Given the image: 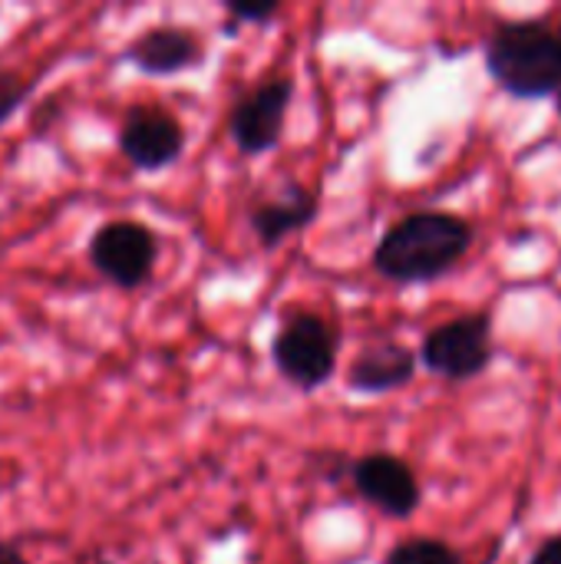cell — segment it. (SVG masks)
<instances>
[{"mask_svg":"<svg viewBox=\"0 0 561 564\" xmlns=\"http://www.w3.org/2000/svg\"><path fill=\"white\" fill-rule=\"evenodd\" d=\"M0 564H26V558H23L13 545L0 542Z\"/></svg>","mask_w":561,"mask_h":564,"instance_id":"obj_16","label":"cell"},{"mask_svg":"<svg viewBox=\"0 0 561 564\" xmlns=\"http://www.w3.org/2000/svg\"><path fill=\"white\" fill-rule=\"evenodd\" d=\"M122 59L145 76H175V73L202 66L205 50L192 30L165 23V26H152V30L139 33L122 50Z\"/></svg>","mask_w":561,"mask_h":564,"instance_id":"obj_9","label":"cell"},{"mask_svg":"<svg viewBox=\"0 0 561 564\" xmlns=\"http://www.w3.org/2000/svg\"><path fill=\"white\" fill-rule=\"evenodd\" d=\"M417 377V354L397 340L367 344L347 367V390L360 397H380L410 387Z\"/></svg>","mask_w":561,"mask_h":564,"instance_id":"obj_11","label":"cell"},{"mask_svg":"<svg viewBox=\"0 0 561 564\" xmlns=\"http://www.w3.org/2000/svg\"><path fill=\"white\" fill-rule=\"evenodd\" d=\"M529 564H561V535L546 539V542L536 549V555H532V562Z\"/></svg>","mask_w":561,"mask_h":564,"instance_id":"obj_15","label":"cell"},{"mask_svg":"<svg viewBox=\"0 0 561 564\" xmlns=\"http://www.w3.org/2000/svg\"><path fill=\"white\" fill-rule=\"evenodd\" d=\"M30 89H33V86H30L20 73L0 69V129L20 112V106L26 102Z\"/></svg>","mask_w":561,"mask_h":564,"instance_id":"obj_14","label":"cell"},{"mask_svg":"<svg viewBox=\"0 0 561 564\" xmlns=\"http://www.w3.org/2000/svg\"><path fill=\"white\" fill-rule=\"evenodd\" d=\"M420 360L443 380H473L493 364V321L489 314H463L433 327L423 337Z\"/></svg>","mask_w":561,"mask_h":564,"instance_id":"obj_5","label":"cell"},{"mask_svg":"<svg viewBox=\"0 0 561 564\" xmlns=\"http://www.w3.org/2000/svg\"><path fill=\"white\" fill-rule=\"evenodd\" d=\"M473 248V225L460 215L423 208L384 231L374 271L393 284H430L450 274Z\"/></svg>","mask_w":561,"mask_h":564,"instance_id":"obj_1","label":"cell"},{"mask_svg":"<svg viewBox=\"0 0 561 564\" xmlns=\"http://www.w3.org/2000/svg\"><path fill=\"white\" fill-rule=\"evenodd\" d=\"M294 96V83L288 76H271L248 89L228 112V135L241 155H265L278 149L284 122H288V106Z\"/></svg>","mask_w":561,"mask_h":564,"instance_id":"obj_6","label":"cell"},{"mask_svg":"<svg viewBox=\"0 0 561 564\" xmlns=\"http://www.w3.org/2000/svg\"><path fill=\"white\" fill-rule=\"evenodd\" d=\"M337 350L341 337L331 327V321H324L314 311H294L284 317L271 340V364L291 387L311 393L334 377Z\"/></svg>","mask_w":561,"mask_h":564,"instance_id":"obj_3","label":"cell"},{"mask_svg":"<svg viewBox=\"0 0 561 564\" xmlns=\"http://www.w3.org/2000/svg\"><path fill=\"white\" fill-rule=\"evenodd\" d=\"M89 264L116 288L136 291L142 288L159 261V238L149 225L142 221H106L93 231L89 238Z\"/></svg>","mask_w":561,"mask_h":564,"instance_id":"obj_4","label":"cell"},{"mask_svg":"<svg viewBox=\"0 0 561 564\" xmlns=\"http://www.w3.org/2000/svg\"><path fill=\"white\" fill-rule=\"evenodd\" d=\"M317 212H321L317 192L308 188V185H301V182H288L278 195H271V198L251 205L248 225H251L258 245H261L265 251H271V248H278L284 238L304 231V228L317 218Z\"/></svg>","mask_w":561,"mask_h":564,"instance_id":"obj_10","label":"cell"},{"mask_svg":"<svg viewBox=\"0 0 561 564\" xmlns=\"http://www.w3.org/2000/svg\"><path fill=\"white\" fill-rule=\"evenodd\" d=\"M486 69L509 96L546 99L561 89V33L546 20L499 23L486 40Z\"/></svg>","mask_w":561,"mask_h":564,"instance_id":"obj_2","label":"cell"},{"mask_svg":"<svg viewBox=\"0 0 561 564\" xmlns=\"http://www.w3.org/2000/svg\"><path fill=\"white\" fill-rule=\"evenodd\" d=\"M559 116H561V89H559Z\"/></svg>","mask_w":561,"mask_h":564,"instance_id":"obj_17","label":"cell"},{"mask_svg":"<svg viewBox=\"0 0 561 564\" xmlns=\"http://www.w3.org/2000/svg\"><path fill=\"white\" fill-rule=\"evenodd\" d=\"M119 152L136 172H162L182 159L185 129L159 102L132 106L119 126Z\"/></svg>","mask_w":561,"mask_h":564,"instance_id":"obj_7","label":"cell"},{"mask_svg":"<svg viewBox=\"0 0 561 564\" xmlns=\"http://www.w3.org/2000/svg\"><path fill=\"white\" fill-rule=\"evenodd\" d=\"M384 564H463V558L440 539H407L390 549Z\"/></svg>","mask_w":561,"mask_h":564,"instance_id":"obj_12","label":"cell"},{"mask_svg":"<svg viewBox=\"0 0 561 564\" xmlns=\"http://www.w3.org/2000/svg\"><path fill=\"white\" fill-rule=\"evenodd\" d=\"M350 482L367 506L390 519H410L423 502L417 473L390 453H370L350 463Z\"/></svg>","mask_w":561,"mask_h":564,"instance_id":"obj_8","label":"cell"},{"mask_svg":"<svg viewBox=\"0 0 561 564\" xmlns=\"http://www.w3.org/2000/svg\"><path fill=\"white\" fill-rule=\"evenodd\" d=\"M278 3H258V7H251V3H225V13H228V20L222 23V36H235L245 23H271L274 17H278Z\"/></svg>","mask_w":561,"mask_h":564,"instance_id":"obj_13","label":"cell"}]
</instances>
